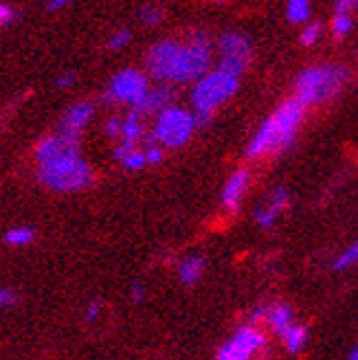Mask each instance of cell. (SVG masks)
Masks as SVG:
<instances>
[{"label":"cell","instance_id":"obj_1","mask_svg":"<svg viewBox=\"0 0 358 360\" xmlns=\"http://www.w3.org/2000/svg\"><path fill=\"white\" fill-rule=\"evenodd\" d=\"M306 108L308 105L301 103L297 97H290L283 103H279L277 110L271 117L264 119V123L257 128L253 139L248 141L246 158L260 160L264 156L283 154L295 143L301 130L303 119H306Z\"/></svg>","mask_w":358,"mask_h":360},{"label":"cell","instance_id":"obj_2","mask_svg":"<svg viewBox=\"0 0 358 360\" xmlns=\"http://www.w3.org/2000/svg\"><path fill=\"white\" fill-rule=\"evenodd\" d=\"M352 70L338 64H317L303 68L295 79V97L306 105L332 101L350 84Z\"/></svg>","mask_w":358,"mask_h":360},{"label":"cell","instance_id":"obj_3","mask_svg":"<svg viewBox=\"0 0 358 360\" xmlns=\"http://www.w3.org/2000/svg\"><path fill=\"white\" fill-rule=\"evenodd\" d=\"M238 86L240 77L226 73L222 68L209 70L203 79L196 82L191 90V108L200 128L209 125L218 108L238 93Z\"/></svg>","mask_w":358,"mask_h":360},{"label":"cell","instance_id":"obj_4","mask_svg":"<svg viewBox=\"0 0 358 360\" xmlns=\"http://www.w3.org/2000/svg\"><path fill=\"white\" fill-rule=\"evenodd\" d=\"M38 180L51 191L73 193L88 189L95 183V172L79 154L53 160L49 165L38 167Z\"/></svg>","mask_w":358,"mask_h":360},{"label":"cell","instance_id":"obj_5","mask_svg":"<svg viewBox=\"0 0 358 360\" xmlns=\"http://www.w3.org/2000/svg\"><path fill=\"white\" fill-rule=\"evenodd\" d=\"M213 64V49L205 33H193L187 42H183L181 56L176 60L172 84H196L203 79Z\"/></svg>","mask_w":358,"mask_h":360},{"label":"cell","instance_id":"obj_6","mask_svg":"<svg viewBox=\"0 0 358 360\" xmlns=\"http://www.w3.org/2000/svg\"><path fill=\"white\" fill-rule=\"evenodd\" d=\"M196 128H198V121H196L193 112L185 110V108L170 105L156 115L152 136L165 148H183L193 136Z\"/></svg>","mask_w":358,"mask_h":360},{"label":"cell","instance_id":"obj_7","mask_svg":"<svg viewBox=\"0 0 358 360\" xmlns=\"http://www.w3.org/2000/svg\"><path fill=\"white\" fill-rule=\"evenodd\" d=\"M218 51H220L218 68L240 77L244 70L250 66V62H253L255 46H253V42H250V38H246L244 33L229 31L218 40Z\"/></svg>","mask_w":358,"mask_h":360},{"label":"cell","instance_id":"obj_8","mask_svg":"<svg viewBox=\"0 0 358 360\" xmlns=\"http://www.w3.org/2000/svg\"><path fill=\"white\" fill-rule=\"evenodd\" d=\"M148 93H150L148 77L136 68H125L113 77V82L108 86V93H106V99L117 101V103H128V105L136 108L148 97Z\"/></svg>","mask_w":358,"mask_h":360},{"label":"cell","instance_id":"obj_9","mask_svg":"<svg viewBox=\"0 0 358 360\" xmlns=\"http://www.w3.org/2000/svg\"><path fill=\"white\" fill-rule=\"evenodd\" d=\"M266 347V334L257 326H246L236 330L226 343L218 349L216 360H250Z\"/></svg>","mask_w":358,"mask_h":360},{"label":"cell","instance_id":"obj_10","mask_svg":"<svg viewBox=\"0 0 358 360\" xmlns=\"http://www.w3.org/2000/svg\"><path fill=\"white\" fill-rule=\"evenodd\" d=\"M181 49H183V42H178V40H163V42H156V44L148 51V58H146L148 73H150L154 79H158V82H167V84H172L174 66H176L178 56H181Z\"/></svg>","mask_w":358,"mask_h":360},{"label":"cell","instance_id":"obj_11","mask_svg":"<svg viewBox=\"0 0 358 360\" xmlns=\"http://www.w3.org/2000/svg\"><path fill=\"white\" fill-rule=\"evenodd\" d=\"M73 154H79V136L64 134V132L44 136L38 143V148H35V160H38V167L49 165V163H53V160L73 156Z\"/></svg>","mask_w":358,"mask_h":360},{"label":"cell","instance_id":"obj_12","mask_svg":"<svg viewBox=\"0 0 358 360\" xmlns=\"http://www.w3.org/2000/svg\"><path fill=\"white\" fill-rule=\"evenodd\" d=\"M248 185H250V172L246 167H240V169H236L234 174L229 176V180L224 183V189H222V207H224V211L238 213Z\"/></svg>","mask_w":358,"mask_h":360},{"label":"cell","instance_id":"obj_13","mask_svg":"<svg viewBox=\"0 0 358 360\" xmlns=\"http://www.w3.org/2000/svg\"><path fill=\"white\" fill-rule=\"evenodd\" d=\"M290 205V193L286 187H277L273 193H271V200H268L264 207H260L255 211V222L260 229H273V224L277 222L279 213L283 209H288Z\"/></svg>","mask_w":358,"mask_h":360},{"label":"cell","instance_id":"obj_14","mask_svg":"<svg viewBox=\"0 0 358 360\" xmlns=\"http://www.w3.org/2000/svg\"><path fill=\"white\" fill-rule=\"evenodd\" d=\"M93 112H95V105L91 101H79L75 105H70L60 121V132L79 136L82 130L88 125V121L93 119Z\"/></svg>","mask_w":358,"mask_h":360},{"label":"cell","instance_id":"obj_15","mask_svg":"<svg viewBox=\"0 0 358 360\" xmlns=\"http://www.w3.org/2000/svg\"><path fill=\"white\" fill-rule=\"evenodd\" d=\"M205 268H207V259L198 253H191V255H185L178 259L176 264V275H178V281L183 285L191 288L200 281V277L205 275Z\"/></svg>","mask_w":358,"mask_h":360},{"label":"cell","instance_id":"obj_16","mask_svg":"<svg viewBox=\"0 0 358 360\" xmlns=\"http://www.w3.org/2000/svg\"><path fill=\"white\" fill-rule=\"evenodd\" d=\"M266 326L271 332H275L277 336H281L286 330H288L295 323V314L288 303H273L268 305V314H266Z\"/></svg>","mask_w":358,"mask_h":360},{"label":"cell","instance_id":"obj_17","mask_svg":"<svg viewBox=\"0 0 358 360\" xmlns=\"http://www.w3.org/2000/svg\"><path fill=\"white\" fill-rule=\"evenodd\" d=\"M174 97H176V93L170 88V86H158V88H150V93H148V97L143 99L134 110H139V112H160V110H165V108H170L172 105V101H174Z\"/></svg>","mask_w":358,"mask_h":360},{"label":"cell","instance_id":"obj_18","mask_svg":"<svg viewBox=\"0 0 358 360\" xmlns=\"http://www.w3.org/2000/svg\"><path fill=\"white\" fill-rule=\"evenodd\" d=\"M279 338H281V345H283L286 352H288V354H299V352L306 349L310 332H308L306 326H303V323H293V326L286 330Z\"/></svg>","mask_w":358,"mask_h":360},{"label":"cell","instance_id":"obj_19","mask_svg":"<svg viewBox=\"0 0 358 360\" xmlns=\"http://www.w3.org/2000/svg\"><path fill=\"white\" fill-rule=\"evenodd\" d=\"M121 136H123V141H132V143H136L143 136V112H139L132 108V110L128 112V117L123 119Z\"/></svg>","mask_w":358,"mask_h":360},{"label":"cell","instance_id":"obj_20","mask_svg":"<svg viewBox=\"0 0 358 360\" xmlns=\"http://www.w3.org/2000/svg\"><path fill=\"white\" fill-rule=\"evenodd\" d=\"M33 240H35V231L31 226H15L5 233V244L15 246V248L29 246V244H33Z\"/></svg>","mask_w":358,"mask_h":360},{"label":"cell","instance_id":"obj_21","mask_svg":"<svg viewBox=\"0 0 358 360\" xmlns=\"http://www.w3.org/2000/svg\"><path fill=\"white\" fill-rule=\"evenodd\" d=\"M286 13H288V20L290 22L303 25L306 20H310V0H288Z\"/></svg>","mask_w":358,"mask_h":360},{"label":"cell","instance_id":"obj_22","mask_svg":"<svg viewBox=\"0 0 358 360\" xmlns=\"http://www.w3.org/2000/svg\"><path fill=\"white\" fill-rule=\"evenodd\" d=\"M354 20L350 13H334V20H332V35L336 40H343L345 35L352 31Z\"/></svg>","mask_w":358,"mask_h":360},{"label":"cell","instance_id":"obj_23","mask_svg":"<svg viewBox=\"0 0 358 360\" xmlns=\"http://www.w3.org/2000/svg\"><path fill=\"white\" fill-rule=\"evenodd\" d=\"M354 264H358V242L352 244V246H347V248L343 250V253L334 259L332 268H334V270H350Z\"/></svg>","mask_w":358,"mask_h":360},{"label":"cell","instance_id":"obj_24","mask_svg":"<svg viewBox=\"0 0 358 360\" xmlns=\"http://www.w3.org/2000/svg\"><path fill=\"white\" fill-rule=\"evenodd\" d=\"M121 165H123V169H128V172H139V169H143L148 165V158H146V152L143 150H132L128 156H125L123 160H121Z\"/></svg>","mask_w":358,"mask_h":360},{"label":"cell","instance_id":"obj_25","mask_svg":"<svg viewBox=\"0 0 358 360\" xmlns=\"http://www.w3.org/2000/svg\"><path fill=\"white\" fill-rule=\"evenodd\" d=\"M321 25L319 22H306V27H303V31H301V44L303 46H312V44H317L319 42V38H321Z\"/></svg>","mask_w":358,"mask_h":360},{"label":"cell","instance_id":"obj_26","mask_svg":"<svg viewBox=\"0 0 358 360\" xmlns=\"http://www.w3.org/2000/svg\"><path fill=\"white\" fill-rule=\"evenodd\" d=\"M165 152H163V146L156 143L154 136H150V143H148V150H146V158H148V165H158L160 160H163Z\"/></svg>","mask_w":358,"mask_h":360},{"label":"cell","instance_id":"obj_27","mask_svg":"<svg viewBox=\"0 0 358 360\" xmlns=\"http://www.w3.org/2000/svg\"><path fill=\"white\" fill-rule=\"evenodd\" d=\"M139 18H141V22H143V25L154 27V25L160 22V18H163V11L156 9V7H143V9L139 11Z\"/></svg>","mask_w":358,"mask_h":360},{"label":"cell","instance_id":"obj_28","mask_svg":"<svg viewBox=\"0 0 358 360\" xmlns=\"http://www.w3.org/2000/svg\"><path fill=\"white\" fill-rule=\"evenodd\" d=\"M15 303H18V292H15V290H11V288L0 285V310L13 308Z\"/></svg>","mask_w":358,"mask_h":360},{"label":"cell","instance_id":"obj_29","mask_svg":"<svg viewBox=\"0 0 358 360\" xmlns=\"http://www.w3.org/2000/svg\"><path fill=\"white\" fill-rule=\"evenodd\" d=\"M128 42H130V31L128 29H121V31L113 33V38L108 40V49L119 51V49H123L125 44H128Z\"/></svg>","mask_w":358,"mask_h":360},{"label":"cell","instance_id":"obj_30","mask_svg":"<svg viewBox=\"0 0 358 360\" xmlns=\"http://www.w3.org/2000/svg\"><path fill=\"white\" fill-rule=\"evenodd\" d=\"M268 314V303H257L248 314V326H260L262 321H266Z\"/></svg>","mask_w":358,"mask_h":360},{"label":"cell","instance_id":"obj_31","mask_svg":"<svg viewBox=\"0 0 358 360\" xmlns=\"http://www.w3.org/2000/svg\"><path fill=\"white\" fill-rule=\"evenodd\" d=\"M132 150H136V143H132V141H121L119 146L115 148L113 156H115V160H119V163H121V160H123L125 156H128Z\"/></svg>","mask_w":358,"mask_h":360},{"label":"cell","instance_id":"obj_32","mask_svg":"<svg viewBox=\"0 0 358 360\" xmlns=\"http://www.w3.org/2000/svg\"><path fill=\"white\" fill-rule=\"evenodd\" d=\"M101 314V301H91L86 305V312H84V321L86 323H95Z\"/></svg>","mask_w":358,"mask_h":360},{"label":"cell","instance_id":"obj_33","mask_svg":"<svg viewBox=\"0 0 358 360\" xmlns=\"http://www.w3.org/2000/svg\"><path fill=\"white\" fill-rule=\"evenodd\" d=\"M358 9V0H336V7L334 11L336 13H354Z\"/></svg>","mask_w":358,"mask_h":360},{"label":"cell","instance_id":"obj_34","mask_svg":"<svg viewBox=\"0 0 358 360\" xmlns=\"http://www.w3.org/2000/svg\"><path fill=\"white\" fill-rule=\"evenodd\" d=\"M121 130H123V121L121 119H110L108 123H106V134L108 136H121Z\"/></svg>","mask_w":358,"mask_h":360},{"label":"cell","instance_id":"obj_35","mask_svg":"<svg viewBox=\"0 0 358 360\" xmlns=\"http://www.w3.org/2000/svg\"><path fill=\"white\" fill-rule=\"evenodd\" d=\"M143 297H146V288H143V283H132V288H130V299L134 303H141Z\"/></svg>","mask_w":358,"mask_h":360},{"label":"cell","instance_id":"obj_36","mask_svg":"<svg viewBox=\"0 0 358 360\" xmlns=\"http://www.w3.org/2000/svg\"><path fill=\"white\" fill-rule=\"evenodd\" d=\"M13 9L11 7H7V5H3L0 3V25H9L11 20H13Z\"/></svg>","mask_w":358,"mask_h":360},{"label":"cell","instance_id":"obj_37","mask_svg":"<svg viewBox=\"0 0 358 360\" xmlns=\"http://www.w3.org/2000/svg\"><path fill=\"white\" fill-rule=\"evenodd\" d=\"M73 84H75V75L73 73H66V75H62L58 79V86L60 88H68V86H73Z\"/></svg>","mask_w":358,"mask_h":360},{"label":"cell","instance_id":"obj_38","mask_svg":"<svg viewBox=\"0 0 358 360\" xmlns=\"http://www.w3.org/2000/svg\"><path fill=\"white\" fill-rule=\"evenodd\" d=\"M68 3H73V0H51V3H49V9H51V11H58V9L66 7Z\"/></svg>","mask_w":358,"mask_h":360},{"label":"cell","instance_id":"obj_39","mask_svg":"<svg viewBox=\"0 0 358 360\" xmlns=\"http://www.w3.org/2000/svg\"><path fill=\"white\" fill-rule=\"evenodd\" d=\"M347 360H358V343H356V345H354V349L350 352Z\"/></svg>","mask_w":358,"mask_h":360},{"label":"cell","instance_id":"obj_40","mask_svg":"<svg viewBox=\"0 0 358 360\" xmlns=\"http://www.w3.org/2000/svg\"><path fill=\"white\" fill-rule=\"evenodd\" d=\"M213 3H222V0H213Z\"/></svg>","mask_w":358,"mask_h":360}]
</instances>
